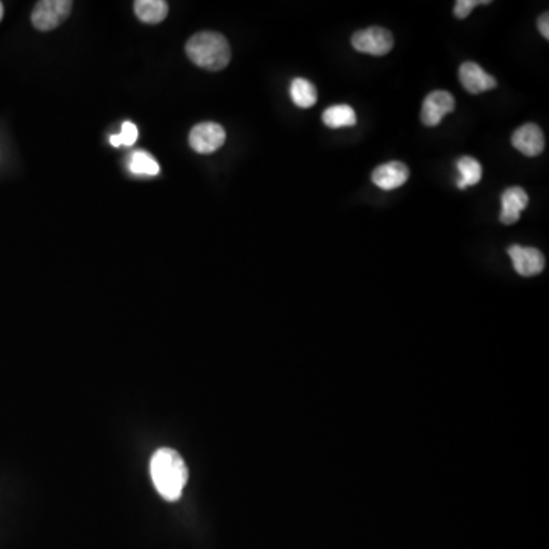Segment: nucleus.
I'll use <instances>...</instances> for the list:
<instances>
[{
	"label": "nucleus",
	"instance_id": "39448f33",
	"mask_svg": "<svg viewBox=\"0 0 549 549\" xmlns=\"http://www.w3.org/2000/svg\"><path fill=\"white\" fill-rule=\"evenodd\" d=\"M226 141V132L216 122H202L193 127L190 133V145L200 155H211L223 147Z\"/></svg>",
	"mask_w": 549,
	"mask_h": 549
},
{
	"label": "nucleus",
	"instance_id": "aec40b11",
	"mask_svg": "<svg viewBox=\"0 0 549 549\" xmlns=\"http://www.w3.org/2000/svg\"><path fill=\"white\" fill-rule=\"evenodd\" d=\"M2 19H4V5L0 2V22H2Z\"/></svg>",
	"mask_w": 549,
	"mask_h": 549
},
{
	"label": "nucleus",
	"instance_id": "f257e3e1",
	"mask_svg": "<svg viewBox=\"0 0 549 549\" xmlns=\"http://www.w3.org/2000/svg\"><path fill=\"white\" fill-rule=\"evenodd\" d=\"M150 475L165 501H179L188 482V467L176 450L168 447L156 450L151 456Z\"/></svg>",
	"mask_w": 549,
	"mask_h": 549
},
{
	"label": "nucleus",
	"instance_id": "6e6552de",
	"mask_svg": "<svg viewBox=\"0 0 549 549\" xmlns=\"http://www.w3.org/2000/svg\"><path fill=\"white\" fill-rule=\"evenodd\" d=\"M511 144L522 155L534 158L545 148V136L537 124H525L513 133Z\"/></svg>",
	"mask_w": 549,
	"mask_h": 549
},
{
	"label": "nucleus",
	"instance_id": "20e7f679",
	"mask_svg": "<svg viewBox=\"0 0 549 549\" xmlns=\"http://www.w3.org/2000/svg\"><path fill=\"white\" fill-rule=\"evenodd\" d=\"M351 45L362 54L382 57V55L391 52L394 39H392V34L389 33L388 29L371 26V28L357 31L351 39Z\"/></svg>",
	"mask_w": 549,
	"mask_h": 549
},
{
	"label": "nucleus",
	"instance_id": "6ab92c4d",
	"mask_svg": "<svg viewBox=\"0 0 549 549\" xmlns=\"http://www.w3.org/2000/svg\"><path fill=\"white\" fill-rule=\"evenodd\" d=\"M537 26H539V33L542 34L543 37H545L546 40L549 39V14L545 13L542 14V16L539 17V22H537Z\"/></svg>",
	"mask_w": 549,
	"mask_h": 549
},
{
	"label": "nucleus",
	"instance_id": "f3484780",
	"mask_svg": "<svg viewBox=\"0 0 549 549\" xmlns=\"http://www.w3.org/2000/svg\"><path fill=\"white\" fill-rule=\"evenodd\" d=\"M138 136V127H136L133 122L127 121L122 124L121 133L110 138V144H112L113 147H121V145L130 147V145H133L138 141Z\"/></svg>",
	"mask_w": 549,
	"mask_h": 549
},
{
	"label": "nucleus",
	"instance_id": "9d476101",
	"mask_svg": "<svg viewBox=\"0 0 549 549\" xmlns=\"http://www.w3.org/2000/svg\"><path fill=\"white\" fill-rule=\"evenodd\" d=\"M371 179L380 190H397L408 182L409 168L403 162H388L377 167Z\"/></svg>",
	"mask_w": 549,
	"mask_h": 549
},
{
	"label": "nucleus",
	"instance_id": "423d86ee",
	"mask_svg": "<svg viewBox=\"0 0 549 549\" xmlns=\"http://www.w3.org/2000/svg\"><path fill=\"white\" fill-rule=\"evenodd\" d=\"M455 110V98L447 90H435L427 95L421 107V122L426 127H437L444 116Z\"/></svg>",
	"mask_w": 549,
	"mask_h": 549
},
{
	"label": "nucleus",
	"instance_id": "7ed1b4c3",
	"mask_svg": "<svg viewBox=\"0 0 549 549\" xmlns=\"http://www.w3.org/2000/svg\"><path fill=\"white\" fill-rule=\"evenodd\" d=\"M71 0H42L34 7L31 22L39 31H52L71 16Z\"/></svg>",
	"mask_w": 549,
	"mask_h": 549
},
{
	"label": "nucleus",
	"instance_id": "0eeeda50",
	"mask_svg": "<svg viewBox=\"0 0 549 549\" xmlns=\"http://www.w3.org/2000/svg\"><path fill=\"white\" fill-rule=\"evenodd\" d=\"M508 255L513 261L514 270L522 277H536L545 269V257L539 249L513 244L508 248Z\"/></svg>",
	"mask_w": 549,
	"mask_h": 549
},
{
	"label": "nucleus",
	"instance_id": "f8f14e48",
	"mask_svg": "<svg viewBox=\"0 0 549 549\" xmlns=\"http://www.w3.org/2000/svg\"><path fill=\"white\" fill-rule=\"evenodd\" d=\"M322 122L328 129H347L357 124L356 112L348 104H334L322 113Z\"/></svg>",
	"mask_w": 549,
	"mask_h": 549
},
{
	"label": "nucleus",
	"instance_id": "2eb2a0df",
	"mask_svg": "<svg viewBox=\"0 0 549 549\" xmlns=\"http://www.w3.org/2000/svg\"><path fill=\"white\" fill-rule=\"evenodd\" d=\"M456 168L460 171V179L456 182L460 190H466L467 187H473L482 179V165L475 158L464 156L456 162Z\"/></svg>",
	"mask_w": 549,
	"mask_h": 549
},
{
	"label": "nucleus",
	"instance_id": "4468645a",
	"mask_svg": "<svg viewBox=\"0 0 549 549\" xmlns=\"http://www.w3.org/2000/svg\"><path fill=\"white\" fill-rule=\"evenodd\" d=\"M290 98L299 109H310L318 101V90L309 80L295 78L290 84Z\"/></svg>",
	"mask_w": 549,
	"mask_h": 549
},
{
	"label": "nucleus",
	"instance_id": "1a4fd4ad",
	"mask_svg": "<svg viewBox=\"0 0 549 549\" xmlns=\"http://www.w3.org/2000/svg\"><path fill=\"white\" fill-rule=\"evenodd\" d=\"M460 81L464 89L472 95L484 94L488 90L495 89L498 81L495 77L487 74L478 63L466 61L460 68Z\"/></svg>",
	"mask_w": 549,
	"mask_h": 549
},
{
	"label": "nucleus",
	"instance_id": "f03ea898",
	"mask_svg": "<svg viewBox=\"0 0 549 549\" xmlns=\"http://www.w3.org/2000/svg\"><path fill=\"white\" fill-rule=\"evenodd\" d=\"M185 51L194 65L212 72L225 69L232 57L226 37L214 31L194 34L185 45Z\"/></svg>",
	"mask_w": 549,
	"mask_h": 549
},
{
	"label": "nucleus",
	"instance_id": "9b49d317",
	"mask_svg": "<svg viewBox=\"0 0 549 549\" xmlns=\"http://www.w3.org/2000/svg\"><path fill=\"white\" fill-rule=\"evenodd\" d=\"M502 211L501 222L504 225L510 226L521 220L522 211L528 206L530 197L525 193L524 188L511 187L502 193Z\"/></svg>",
	"mask_w": 549,
	"mask_h": 549
},
{
	"label": "nucleus",
	"instance_id": "ddd939ff",
	"mask_svg": "<svg viewBox=\"0 0 549 549\" xmlns=\"http://www.w3.org/2000/svg\"><path fill=\"white\" fill-rule=\"evenodd\" d=\"M133 8L138 19L148 25H158L168 16V4L165 0H138Z\"/></svg>",
	"mask_w": 549,
	"mask_h": 549
},
{
	"label": "nucleus",
	"instance_id": "a211bd4d",
	"mask_svg": "<svg viewBox=\"0 0 549 549\" xmlns=\"http://www.w3.org/2000/svg\"><path fill=\"white\" fill-rule=\"evenodd\" d=\"M490 2L488 0H458L453 8V13H455L456 19L464 20L469 17V14L475 10L478 5H488Z\"/></svg>",
	"mask_w": 549,
	"mask_h": 549
},
{
	"label": "nucleus",
	"instance_id": "dca6fc26",
	"mask_svg": "<svg viewBox=\"0 0 549 549\" xmlns=\"http://www.w3.org/2000/svg\"><path fill=\"white\" fill-rule=\"evenodd\" d=\"M130 170L135 174H145V176H156L159 174V165L155 159L144 151H136L130 162Z\"/></svg>",
	"mask_w": 549,
	"mask_h": 549
}]
</instances>
